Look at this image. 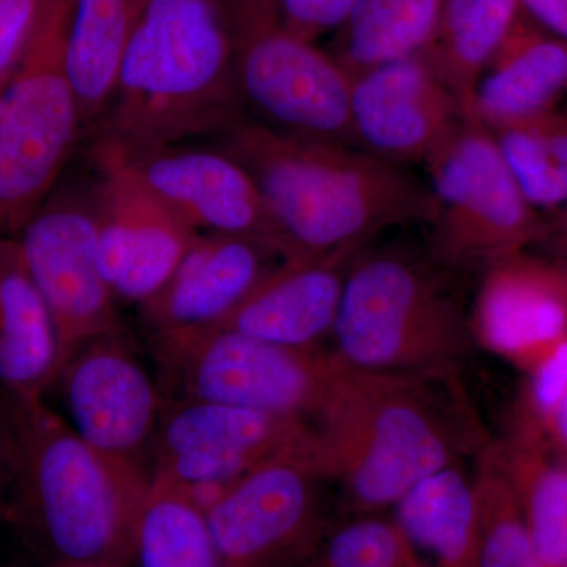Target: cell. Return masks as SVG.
<instances>
[{
  "mask_svg": "<svg viewBox=\"0 0 567 567\" xmlns=\"http://www.w3.org/2000/svg\"><path fill=\"white\" fill-rule=\"evenodd\" d=\"M470 319L477 344L529 374L567 338L563 265L527 252L488 265Z\"/></svg>",
  "mask_w": 567,
  "mask_h": 567,
  "instance_id": "2e32d148",
  "label": "cell"
},
{
  "mask_svg": "<svg viewBox=\"0 0 567 567\" xmlns=\"http://www.w3.org/2000/svg\"><path fill=\"white\" fill-rule=\"evenodd\" d=\"M0 230H2V229H0Z\"/></svg>",
  "mask_w": 567,
  "mask_h": 567,
  "instance_id": "60d3db41",
  "label": "cell"
},
{
  "mask_svg": "<svg viewBox=\"0 0 567 567\" xmlns=\"http://www.w3.org/2000/svg\"><path fill=\"white\" fill-rule=\"evenodd\" d=\"M363 249L281 260L213 328H229L292 349H322L333 334L347 270Z\"/></svg>",
  "mask_w": 567,
  "mask_h": 567,
  "instance_id": "ac0fdd59",
  "label": "cell"
},
{
  "mask_svg": "<svg viewBox=\"0 0 567 567\" xmlns=\"http://www.w3.org/2000/svg\"><path fill=\"white\" fill-rule=\"evenodd\" d=\"M445 0H361L334 32L331 55L354 78L424 52Z\"/></svg>",
  "mask_w": 567,
  "mask_h": 567,
  "instance_id": "484cf974",
  "label": "cell"
},
{
  "mask_svg": "<svg viewBox=\"0 0 567 567\" xmlns=\"http://www.w3.org/2000/svg\"><path fill=\"white\" fill-rule=\"evenodd\" d=\"M333 352L363 371L457 368L475 346L472 319L436 268L398 249H363L347 270Z\"/></svg>",
  "mask_w": 567,
  "mask_h": 567,
  "instance_id": "5b68a950",
  "label": "cell"
},
{
  "mask_svg": "<svg viewBox=\"0 0 567 567\" xmlns=\"http://www.w3.org/2000/svg\"><path fill=\"white\" fill-rule=\"evenodd\" d=\"M567 93V41L522 14L475 93L473 121L486 128L557 110Z\"/></svg>",
  "mask_w": 567,
  "mask_h": 567,
  "instance_id": "ffe728a7",
  "label": "cell"
},
{
  "mask_svg": "<svg viewBox=\"0 0 567 567\" xmlns=\"http://www.w3.org/2000/svg\"><path fill=\"white\" fill-rule=\"evenodd\" d=\"M136 567H226L203 507L183 488L152 480L134 532Z\"/></svg>",
  "mask_w": 567,
  "mask_h": 567,
  "instance_id": "4316f807",
  "label": "cell"
},
{
  "mask_svg": "<svg viewBox=\"0 0 567 567\" xmlns=\"http://www.w3.org/2000/svg\"><path fill=\"white\" fill-rule=\"evenodd\" d=\"M274 256L252 238L200 235L163 289L140 306L152 338L221 323L274 268Z\"/></svg>",
  "mask_w": 567,
  "mask_h": 567,
  "instance_id": "e0dca14e",
  "label": "cell"
},
{
  "mask_svg": "<svg viewBox=\"0 0 567 567\" xmlns=\"http://www.w3.org/2000/svg\"><path fill=\"white\" fill-rule=\"evenodd\" d=\"M524 10L520 0H445L423 55L450 89L466 121H473L475 93Z\"/></svg>",
  "mask_w": 567,
  "mask_h": 567,
  "instance_id": "603a6c76",
  "label": "cell"
},
{
  "mask_svg": "<svg viewBox=\"0 0 567 567\" xmlns=\"http://www.w3.org/2000/svg\"><path fill=\"white\" fill-rule=\"evenodd\" d=\"M61 369L58 331L17 238H0V390L43 398Z\"/></svg>",
  "mask_w": 567,
  "mask_h": 567,
  "instance_id": "44dd1931",
  "label": "cell"
},
{
  "mask_svg": "<svg viewBox=\"0 0 567 567\" xmlns=\"http://www.w3.org/2000/svg\"><path fill=\"white\" fill-rule=\"evenodd\" d=\"M93 151L117 159L197 233L252 238L278 256L262 194L251 174L223 148L178 144L125 155L95 144Z\"/></svg>",
  "mask_w": 567,
  "mask_h": 567,
  "instance_id": "5bb4252c",
  "label": "cell"
},
{
  "mask_svg": "<svg viewBox=\"0 0 567 567\" xmlns=\"http://www.w3.org/2000/svg\"><path fill=\"white\" fill-rule=\"evenodd\" d=\"M284 24L295 35L312 41L336 32L361 0H278Z\"/></svg>",
  "mask_w": 567,
  "mask_h": 567,
  "instance_id": "1f68e13d",
  "label": "cell"
},
{
  "mask_svg": "<svg viewBox=\"0 0 567 567\" xmlns=\"http://www.w3.org/2000/svg\"><path fill=\"white\" fill-rule=\"evenodd\" d=\"M551 241L555 252L558 254V260L567 262V218L555 216L554 223L547 226L546 237Z\"/></svg>",
  "mask_w": 567,
  "mask_h": 567,
  "instance_id": "d590c367",
  "label": "cell"
},
{
  "mask_svg": "<svg viewBox=\"0 0 567 567\" xmlns=\"http://www.w3.org/2000/svg\"><path fill=\"white\" fill-rule=\"evenodd\" d=\"M546 440L555 456L567 466V393L548 421Z\"/></svg>",
  "mask_w": 567,
  "mask_h": 567,
  "instance_id": "836d02e7",
  "label": "cell"
},
{
  "mask_svg": "<svg viewBox=\"0 0 567 567\" xmlns=\"http://www.w3.org/2000/svg\"><path fill=\"white\" fill-rule=\"evenodd\" d=\"M316 436L238 477L204 511L226 567H306L328 525Z\"/></svg>",
  "mask_w": 567,
  "mask_h": 567,
  "instance_id": "30bf717a",
  "label": "cell"
},
{
  "mask_svg": "<svg viewBox=\"0 0 567 567\" xmlns=\"http://www.w3.org/2000/svg\"><path fill=\"white\" fill-rule=\"evenodd\" d=\"M559 264L563 265V270H565L566 279H567V262H563V260H558Z\"/></svg>",
  "mask_w": 567,
  "mask_h": 567,
  "instance_id": "f35d334b",
  "label": "cell"
},
{
  "mask_svg": "<svg viewBox=\"0 0 567 567\" xmlns=\"http://www.w3.org/2000/svg\"><path fill=\"white\" fill-rule=\"evenodd\" d=\"M494 453L516 495L537 554L548 567L567 563V466L546 436L517 424Z\"/></svg>",
  "mask_w": 567,
  "mask_h": 567,
  "instance_id": "d4e9b609",
  "label": "cell"
},
{
  "mask_svg": "<svg viewBox=\"0 0 567 567\" xmlns=\"http://www.w3.org/2000/svg\"><path fill=\"white\" fill-rule=\"evenodd\" d=\"M229 7L245 110L276 132L354 145L352 76L333 55L290 32L278 0H229Z\"/></svg>",
  "mask_w": 567,
  "mask_h": 567,
  "instance_id": "9c48e42d",
  "label": "cell"
},
{
  "mask_svg": "<svg viewBox=\"0 0 567 567\" xmlns=\"http://www.w3.org/2000/svg\"><path fill=\"white\" fill-rule=\"evenodd\" d=\"M520 3L529 20L567 41V0H520Z\"/></svg>",
  "mask_w": 567,
  "mask_h": 567,
  "instance_id": "d6a6232c",
  "label": "cell"
},
{
  "mask_svg": "<svg viewBox=\"0 0 567 567\" xmlns=\"http://www.w3.org/2000/svg\"><path fill=\"white\" fill-rule=\"evenodd\" d=\"M147 0H76L69 37V71L82 122L102 125L123 59Z\"/></svg>",
  "mask_w": 567,
  "mask_h": 567,
  "instance_id": "7402d4cb",
  "label": "cell"
},
{
  "mask_svg": "<svg viewBox=\"0 0 567 567\" xmlns=\"http://www.w3.org/2000/svg\"><path fill=\"white\" fill-rule=\"evenodd\" d=\"M306 567H427L395 518L365 514L328 528Z\"/></svg>",
  "mask_w": 567,
  "mask_h": 567,
  "instance_id": "f546056e",
  "label": "cell"
},
{
  "mask_svg": "<svg viewBox=\"0 0 567 567\" xmlns=\"http://www.w3.org/2000/svg\"><path fill=\"white\" fill-rule=\"evenodd\" d=\"M464 121L423 52L352 78L354 145L388 163H427Z\"/></svg>",
  "mask_w": 567,
  "mask_h": 567,
  "instance_id": "9a60e30c",
  "label": "cell"
},
{
  "mask_svg": "<svg viewBox=\"0 0 567 567\" xmlns=\"http://www.w3.org/2000/svg\"><path fill=\"white\" fill-rule=\"evenodd\" d=\"M14 238L54 320L61 374L81 347L122 331L115 297L100 270L92 197L87 203L50 194Z\"/></svg>",
  "mask_w": 567,
  "mask_h": 567,
  "instance_id": "8fae6325",
  "label": "cell"
},
{
  "mask_svg": "<svg viewBox=\"0 0 567 567\" xmlns=\"http://www.w3.org/2000/svg\"><path fill=\"white\" fill-rule=\"evenodd\" d=\"M76 0H40L20 58L0 84V229L13 235L54 192L82 132L70 80Z\"/></svg>",
  "mask_w": 567,
  "mask_h": 567,
  "instance_id": "8992f818",
  "label": "cell"
},
{
  "mask_svg": "<svg viewBox=\"0 0 567 567\" xmlns=\"http://www.w3.org/2000/svg\"><path fill=\"white\" fill-rule=\"evenodd\" d=\"M477 516V567H548L537 554L513 486L494 453L481 454L473 477Z\"/></svg>",
  "mask_w": 567,
  "mask_h": 567,
  "instance_id": "f1b7e54d",
  "label": "cell"
},
{
  "mask_svg": "<svg viewBox=\"0 0 567 567\" xmlns=\"http://www.w3.org/2000/svg\"><path fill=\"white\" fill-rule=\"evenodd\" d=\"M565 567H567V563H566Z\"/></svg>",
  "mask_w": 567,
  "mask_h": 567,
  "instance_id": "ab89813d",
  "label": "cell"
},
{
  "mask_svg": "<svg viewBox=\"0 0 567 567\" xmlns=\"http://www.w3.org/2000/svg\"><path fill=\"white\" fill-rule=\"evenodd\" d=\"M525 199L539 213L567 207V114L543 112L488 128Z\"/></svg>",
  "mask_w": 567,
  "mask_h": 567,
  "instance_id": "83f0119b",
  "label": "cell"
},
{
  "mask_svg": "<svg viewBox=\"0 0 567 567\" xmlns=\"http://www.w3.org/2000/svg\"><path fill=\"white\" fill-rule=\"evenodd\" d=\"M58 567H104V566H89V565H65V566H58Z\"/></svg>",
  "mask_w": 567,
  "mask_h": 567,
  "instance_id": "8d00e7d4",
  "label": "cell"
},
{
  "mask_svg": "<svg viewBox=\"0 0 567 567\" xmlns=\"http://www.w3.org/2000/svg\"><path fill=\"white\" fill-rule=\"evenodd\" d=\"M311 425L320 470L350 516L394 507L417 484L491 446L456 368L344 364Z\"/></svg>",
  "mask_w": 567,
  "mask_h": 567,
  "instance_id": "6da1fadb",
  "label": "cell"
},
{
  "mask_svg": "<svg viewBox=\"0 0 567 567\" xmlns=\"http://www.w3.org/2000/svg\"><path fill=\"white\" fill-rule=\"evenodd\" d=\"M394 509L425 566L477 567L475 486L461 465L417 484Z\"/></svg>",
  "mask_w": 567,
  "mask_h": 567,
  "instance_id": "cb8c5ba5",
  "label": "cell"
},
{
  "mask_svg": "<svg viewBox=\"0 0 567 567\" xmlns=\"http://www.w3.org/2000/svg\"><path fill=\"white\" fill-rule=\"evenodd\" d=\"M219 141L262 194L281 260L364 249L388 227L431 216L429 188L354 145L303 140L248 117Z\"/></svg>",
  "mask_w": 567,
  "mask_h": 567,
  "instance_id": "7a4b0ae2",
  "label": "cell"
},
{
  "mask_svg": "<svg viewBox=\"0 0 567 567\" xmlns=\"http://www.w3.org/2000/svg\"><path fill=\"white\" fill-rule=\"evenodd\" d=\"M517 424L546 436V427L567 393V338L529 372Z\"/></svg>",
  "mask_w": 567,
  "mask_h": 567,
  "instance_id": "4dcf8cb0",
  "label": "cell"
},
{
  "mask_svg": "<svg viewBox=\"0 0 567 567\" xmlns=\"http://www.w3.org/2000/svg\"><path fill=\"white\" fill-rule=\"evenodd\" d=\"M431 177V251L443 267L484 268L546 237L483 123L464 121L424 164Z\"/></svg>",
  "mask_w": 567,
  "mask_h": 567,
  "instance_id": "ba28073f",
  "label": "cell"
},
{
  "mask_svg": "<svg viewBox=\"0 0 567 567\" xmlns=\"http://www.w3.org/2000/svg\"><path fill=\"white\" fill-rule=\"evenodd\" d=\"M10 491L9 458H7L6 431H3L2 401H0V517L7 509V494Z\"/></svg>",
  "mask_w": 567,
  "mask_h": 567,
  "instance_id": "e575fe53",
  "label": "cell"
},
{
  "mask_svg": "<svg viewBox=\"0 0 567 567\" xmlns=\"http://www.w3.org/2000/svg\"><path fill=\"white\" fill-rule=\"evenodd\" d=\"M93 153L100 175L92 194L100 270L115 300L141 306L163 289L203 234L117 159Z\"/></svg>",
  "mask_w": 567,
  "mask_h": 567,
  "instance_id": "7c38bea8",
  "label": "cell"
},
{
  "mask_svg": "<svg viewBox=\"0 0 567 567\" xmlns=\"http://www.w3.org/2000/svg\"><path fill=\"white\" fill-rule=\"evenodd\" d=\"M312 435L311 423L298 417L178 399L163 409L152 457L204 454L248 473L284 451L305 445Z\"/></svg>",
  "mask_w": 567,
  "mask_h": 567,
  "instance_id": "d6986e66",
  "label": "cell"
},
{
  "mask_svg": "<svg viewBox=\"0 0 567 567\" xmlns=\"http://www.w3.org/2000/svg\"><path fill=\"white\" fill-rule=\"evenodd\" d=\"M55 383L62 386L66 421L89 445L144 470L163 402L122 331L81 347Z\"/></svg>",
  "mask_w": 567,
  "mask_h": 567,
  "instance_id": "4fadbf2b",
  "label": "cell"
},
{
  "mask_svg": "<svg viewBox=\"0 0 567 567\" xmlns=\"http://www.w3.org/2000/svg\"><path fill=\"white\" fill-rule=\"evenodd\" d=\"M555 216H559V218H567V207L565 210L558 212Z\"/></svg>",
  "mask_w": 567,
  "mask_h": 567,
  "instance_id": "74e56055",
  "label": "cell"
},
{
  "mask_svg": "<svg viewBox=\"0 0 567 567\" xmlns=\"http://www.w3.org/2000/svg\"><path fill=\"white\" fill-rule=\"evenodd\" d=\"M14 514L59 566L132 565L151 475L89 445L43 398L0 390Z\"/></svg>",
  "mask_w": 567,
  "mask_h": 567,
  "instance_id": "3957f363",
  "label": "cell"
},
{
  "mask_svg": "<svg viewBox=\"0 0 567 567\" xmlns=\"http://www.w3.org/2000/svg\"><path fill=\"white\" fill-rule=\"evenodd\" d=\"M229 0H147L96 145L137 153L244 121Z\"/></svg>",
  "mask_w": 567,
  "mask_h": 567,
  "instance_id": "277c9868",
  "label": "cell"
},
{
  "mask_svg": "<svg viewBox=\"0 0 567 567\" xmlns=\"http://www.w3.org/2000/svg\"><path fill=\"white\" fill-rule=\"evenodd\" d=\"M153 347L175 401L218 402L308 423L344 365L331 350L292 349L229 328L158 336Z\"/></svg>",
  "mask_w": 567,
  "mask_h": 567,
  "instance_id": "52a82bcc",
  "label": "cell"
}]
</instances>
